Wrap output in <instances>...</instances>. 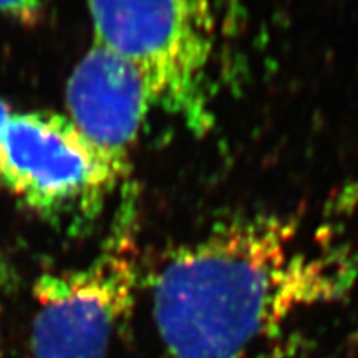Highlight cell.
Instances as JSON below:
<instances>
[{"instance_id": "obj_2", "label": "cell", "mask_w": 358, "mask_h": 358, "mask_svg": "<svg viewBox=\"0 0 358 358\" xmlns=\"http://www.w3.org/2000/svg\"><path fill=\"white\" fill-rule=\"evenodd\" d=\"M93 43L127 58L156 106L196 134L213 128L211 64L216 0H88Z\"/></svg>"}, {"instance_id": "obj_3", "label": "cell", "mask_w": 358, "mask_h": 358, "mask_svg": "<svg viewBox=\"0 0 358 358\" xmlns=\"http://www.w3.org/2000/svg\"><path fill=\"white\" fill-rule=\"evenodd\" d=\"M108 236L87 266L40 275L34 285L32 358H106L131 315L141 282L138 196L124 185Z\"/></svg>"}, {"instance_id": "obj_7", "label": "cell", "mask_w": 358, "mask_h": 358, "mask_svg": "<svg viewBox=\"0 0 358 358\" xmlns=\"http://www.w3.org/2000/svg\"><path fill=\"white\" fill-rule=\"evenodd\" d=\"M10 115H12V111L8 110V106L3 101H0V133H2V129H3V127H6L7 120L10 118Z\"/></svg>"}, {"instance_id": "obj_4", "label": "cell", "mask_w": 358, "mask_h": 358, "mask_svg": "<svg viewBox=\"0 0 358 358\" xmlns=\"http://www.w3.org/2000/svg\"><path fill=\"white\" fill-rule=\"evenodd\" d=\"M128 173L103 156L69 116L12 113L0 133V181L40 216L78 226L100 213Z\"/></svg>"}, {"instance_id": "obj_5", "label": "cell", "mask_w": 358, "mask_h": 358, "mask_svg": "<svg viewBox=\"0 0 358 358\" xmlns=\"http://www.w3.org/2000/svg\"><path fill=\"white\" fill-rule=\"evenodd\" d=\"M153 108L155 96L141 71L98 43L90 47L66 83L69 120L124 173Z\"/></svg>"}, {"instance_id": "obj_6", "label": "cell", "mask_w": 358, "mask_h": 358, "mask_svg": "<svg viewBox=\"0 0 358 358\" xmlns=\"http://www.w3.org/2000/svg\"><path fill=\"white\" fill-rule=\"evenodd\" d=\"M42 0H0V13H6L13 19L30 22L38 15Z\"/></svg>"}, {"instance_id": "obj_1", "label": "cell", "mask_w": 358, "mask_h": 358, "mask_svg": "<svg viewBox=\"0 0 358 358\" xmlns=\"http://www.w3.org/2000/svg\"><path fill=\"white\" fill-rule=\"evenodd\" d=\"M357 272L345 248L307 239L294 219H234L169 254L151 313L171 358H245L297 313L350 292Z\"/></svg>"}, {"instance_id": "obj_8", "label": "cell", "mask_w": 358, "mask_h": 358, "mask_svg": "<svg viewBox=\"0 0 358 358\" xmlns=\"http://www.w3.org/2000/svg\"><path fill=\"white\" fill-rule=\"evenodd\" d=\"M6 280H7V267L3 266L2 257H0V284H3Z\"/></svg>"}]
</instances>
